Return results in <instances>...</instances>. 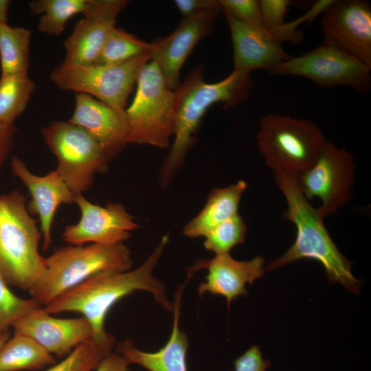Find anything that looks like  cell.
Segmentation results:
<instances>
[{
    "mask_svg": "<svg viewBox=\"0 0 371 371\" xmlns=\"http://www.w3.org/2000/svg\"><path fill=\"white\" fill-rule=\"evenodd\" d=\"M221 12L217 10L184 17L170 35L154 41L150 60L158 66L171 89L180 85L183 65L197 43L212 33Z\"/></svg>",
    "mask_w": 371,
    "mask_h": 371,
    "instance_id": "cell-15",
    "label": "cell"
},
{
    "mask_svg": "<svg viewBox=\"0 0 371 371\" xmlns=\"http://www.w3.org/2000/svg\"><path fill=\"white\" fill-rule=\"evenodd\" d=\"M115 339L113 335L104 341L92 338L76 348L59 363L45 371H92L101 360L112 352Z\"/></svg>",
    "mask_w": 371,
    "mask_h": 371,
    "instance_id": "cell-28",
    "label": "cell"
},
{
    "mask_svg": "<svg viewBox=\"0 0 371 371\" xmlns=\"http://www.w3.org/2000/svg\"><path fill=\"white\" fill-rule=\"evenodd\" d=\"M71 34L65 40L63 63L70 65L95 64L109 31L115 26L120 13L128 3L126 0H89Z\"/></svg>",
    "mask_w": 371,
    "mask_h": 371,
    "instance_id": "cell-14",
    "label": "cell"
},
{
    "mask_svg": "<svg viewBox=\"0 0 371 371\" xmlns=\"http://www.w3.org/2000/svg\"><path fill=\"white\" fill-rule=\"evenodd\" d=\"M326 140L321 129L304 118L268 113L260 120L258 148L273 172L293 175L308 169Z\"/></svg>",
    "mask_w": 371,
    "mask_h": 371,
    "instance_id": "cell-7",
    "label": "cell"
},
{
    "mask_svg": "<svg viewBox=\"0 0 371 371\" xmlns=\"http://www.w3.org/2000/svg\"><path fill=\"white\" fill-rule=\"evenodd\" d=\"M274 180L287 205L283 217L293 223L296 237L282 256L272 260L265 271H272L300 259L320 262L330 284L338 282L354 293H359L360 282L352 272V262L339 251L328 234L324 218L300 192L295 175L274 172Z\"/></svg>",
    "mask_w": 371,
    "mask_h": 371,
    "instance_id": "cell-3",
    "label": "cell"
},
{
    "mask_svg": "<svg viewBox=\"0 0 371 371\" xmlns=\"http://www.w3.org/2000/svg\"><path fill=\"white\" fill-rule=\"evenodd\" d=\"M268 71L275 76L303 77L322 88L346 86L365 93L371 87V67L324 44L301 56H292Z\"/></svg>",
    "mask_w": 371,
    "mask_h": 371,
    "instance_id": "cell-11",
    "label": "cell"
},
{
    "mask_svg": "<svg viewBox=\"0 0 371 371\" xmlns=\"http://www.w3.org/2000/svg\"><path fill=\"white\" fill-rule=\"evenodd\" d=\"M35 87L28 74L0 76V124H14L25 111Z\"/></svg>",
    "mask_w": 371,
    "mask_h": 371,
    "instance_id": "cell-26",
    "label": "cell"
},
{
    "mask_svg": "<svg viewBox=\"0 0 371 371\" xmlns=\"http://www.w3.org/2000/svg\"><path fill=\"white\" fill-rule=\"evenodd\" d=\"M183 286L177 291L174 304V319L170 337L167 343L154 352L138 349L131 340L120 341L117 352L130 364H137L148 371H188L186 334L179 327L181 297Z\"/></svg>",
    "mask_w": 371,
    "mask_h": 371,
    "instance_id": "cell-21",
    "label": "cell"
},
{
    "mask_svg": "<svg viewBox=\"0 0 371 371\" xmlns=\"http://www.w3.org/2000/svg\"><path fill=\"white\" fill-rule=\"evenodd\" d=\"M247 188V183L239 180L227 187L212 190L203 208L185 225L183 234L190 238L204 236L216 225L238 214L239 203Z\"/></svg>",
    "mask_w": 371,
    "mask_h": 371,
    "instance_id": "cell-22",
    "label": "cell"
},
{
    "mask_svg": "<svg viewBox=\"0 0 371 371\" xmlns=\"http://www.w3.org/2000/svg\"><path fill=\"white\" fill-rule=\"evenodd\" d=\"M322 44L371 67V6L364 0H332L321 18Z\"/></svg>",
    "mask_w": 371,
    "mask_h": 371,
    "instance_id": "cell-12",
    "label": "cell"
},
{
    "mask_svg": "<svg viewBox=\"0 0 371 371\" xmlns=\"http://www.w3.org/2000/svg\"><path fill=\"white\" fill-rule=\"evenodd\" d=\"M10 1L0 0V24L8 23Z\"/></svg>",
    "mask_w": 371,
    "mask_h": 371,
    "instance_id": "cell-37",
    "label": "cell"
},
{
    "mask_svg": "<svg viewBox=\"0 0 371 371\" xmlns=\"http://www.w3.org/2000/svg\"><path fill=\"white\" fill-rule=\"evenodd\" d=\"M31 30L0 24L1 76L28 74Z\"/></svg>",
    "mask_w": 371,
    "mask_h": 371,
    "instance_id": "cell-24",
    "label": "cell"
},
{
    "mask_svg": "<svg viewBox=\"0 0 371 371\" xmlns=\"http://www.w3.org/2000/svg\"><path fill=\"white\" fill-rule=\"evenodd\" d=\"M89 0H34L28 3L34 14L40 15L38 30L49 36H60L67 22L75 15L83 14Z\"/></svg>",
    "mask_w": 371,
    "mask_h": 371,
    "instance_id": "cell-25",
    "label": "cell"
},
{
    "mask_svg": "<svg viewBox=\"0 0 371 371\" xmlns=\"http://www.w3.org/2000/svg\"><path fill=\"white\" fill-rule=\"evenodd\" d=\"M155 46V42H146L115 26L109 31L94 65L121 63L146 53H152Z\"/></svg>",
    "mask_w": 371,
    "mask_h": 371,
    "instance_id": "cell-27",
    "label": "cell"
},
{
    "mask_svg": "<svg viewBox=\"0 0 371 371\" xmlns=\"http://www.w3.org/2000/svg\"><path fill=\"white\" fill-rule=\"evenodd\" d=\"M136 85L133 100L125 110L126 142L166 148L175 131V90L152 60L142 67Z\"/></svg>",
    "mask_w": 371,
    "mask_h": 371,
    "instance_id": "cell-6",
    "label": "cell"
},
{
    "mask_svg": "<svg viewBox=\"0 0 371 371\" xmlns=\"http://www.w3.org/2000/svg\"><path fill=\"white\" fill-rule=\"evenodd\" d=\"M34 298L23 299L14 295L0 274V335L9 333L13 323L42 308Z\"/></svg>",
    "mask_w": 371,
    "mask_h": 371,
    "instance_id": "cell-30",
    "label": "cell"
},
{
    "mask_svg": "<svg viewBox=\"0 0 371 371\" xmlns=\"http://www.w3.org/2000/svg\"><path fill=\"white\" fill-rule=\"evenodd\" d=\"M234 371H266L271 366L264 359L260 347L252 346L234 361Z\"/></svg>",
    "mask_w": 371,
    "mask_h": 371,
    "instance_id": "cell-33",
    "label": "cell"
},
{
    "mask_svg": "<svg viewBox=\"0 0 371 371\" xmlns=\"http://www.w3.org/2000/svg\"><path fill=\"white\" fill-rule=\"evenodd\" d=\"M289 0H260L259 5L263 27L272 32L282 26L289 6Z\"/></svg>",
    "mask_w": 371,
    "mask_h": 371,
    "instance_id": "cell-32",
    "label": "cell"
},
{
    "mask_svg": "<svg viewBox=\"0 0 371 371\" xmlns=\"http://www.w3.org/2000/svg\"><path fill=\"white\" fill-rule=\"evenodd\" d=\"M356 165L343 148L325 140L314 163L295 175L298 188L307 200L318 198L317 210L325 218L343 207L352 196Z\"/></svg>",
    "mask_w": 371,
    "mask_h": 371,
    "instance_id": "cell-10",
    "label": "cell"
},
{
    "mask_svg": "<svg viewBox=\"0 0 371 371\" xmlns=\"http://www.w3.org/2000/svg\"><path fill=\"white\" fill-rule=\"evenodd\" d=\"M12 328L58 358L65 357L77 346L93 338L92 326L85 317L56 318L42 308L18 319Z\"/></svg>",
    "mask_w": 371,
    "mask_h": 371,
    "instance_id": "cell-17",
    "label": "cell"
},
{
    "mask_svg": "<svg viewBox=\"0 0 371 371\" xmlns=\"http://www.w3.org/2000/svg\"><path fill=\"white\" fill-rule=\"evenodd\" d=\"M225 14L251 25L263 27L259 1L257 0H218Z\"/></svg>",
    "mask_w": 371,
    "mask_h": 371,
    "instance_id": "cell-31",
    "label": "cell"
},
{
    "mask_svg": "<svg viewBox=\"0 0 371 371\" xmlns=\"http://www.w3.org/2000/svg\"><path fill=\"white\" fill-rule=\"evenodd\" d=\"M174 3L183 18L221 10L218 0H175Z\"/></svg>",
    "mask_w": 371,
    "mask_h": 371,
    "instance_id": "cell-34",
    "label": "cell"
},
{
    "mask_svg": "<svg viewBox=\"0 0 371 371\" xmlns=\"http://www.w3.org/2000/svg\"><path fill=\"white\" fill-rule=\"evenodd\" d=\"M16 131L14 124H0V170L13 147Z\"/></svg>",
    "mask_w": 371,
    "mask_h": 371,
    "instance_id": "cell-35",
    "label": "cell"
},
{
    "mask_svg": "<svg viewBox=\"0 0 371 371\" xmlns=\"http://www.w3.org/2000/svg\"><path fill=\"white\" fill-rule=\"evenodd\" d=\"M253 87L251 74L234 70L223 80L208 83L203 68L194 69L175 90V139L159 170V181L168 186L184 163L189 149L196 142L195 134L203 116L216 103L232 108L246 100Z\"/></svg>",
    "mask_w": 371,
    "mask_h": 371,
    "instance_id": "cell-2",
    "label": "cell"
},
{
    "mask_svg": "<svg viewBox=\"0 0 371 371\" xmlns=\"http://www.w3.org/2000/svg\"><path fill=\"white\" fill-rule=\"evenodd\" d=\"M133 265L131 253L123 243L87 246L69 245L45 258V271L29 293L43 306L82 282L104 271H126Z\"/></svg>",
    "mask_w": 371,
    "mask_h": 371,
    "instance_id": "cell-5",
    "label": "cell"
},
{
    "mask_svg": "<svg viewBox=\"0 0 371 371\" xmlns=\"http://www.w3.org/2000/svg\"><path fill=\"white\" fill-rule=\"evenodd\" d=\"M74 203L80 210V218L77 223L66 226L63 233V240L70 245L123 243L139 227L120 203L100 206L90 202L82 194L75 195Z\"/></svg>",
    "mask_w": 371,
    "mask_h": 371,
    "instance_id": "cell-13",
    "label": "cell"
},
{
    "mask_svg": "<svg viewBox=\"0 0 371 371\" xmlns=\"http://www.w3.org/2000/svg\"><path fill=\"white\" fill-rule=\"evenodd\" d=\"M18 190L0 194V274L10 285L30 291L45 271L38 251L42 234Z\"/></svg>",
    "mask_w": 371,
    "mask_h": 371,
    "instance_id": "cell-4",
    "label": "cell"
},
{
    "mask_svg": "<svg viewBox=\"0 0 371 371\" xmlns=\"http://www.w3.org/2000/svg\"><path fill=\"white\" fill-rule=\"evenodd\" d=\"M151 53L111 65H78L62 63L49 75L60 89L89 95L124 113L128 96Z\"/></svg>",
    "mask_w": 371,
    "mask_h": 371,
    "instance_id": "cell-8",
    "label": "cell"
},
{
    "mask_svg": "<svg viewBox=\"0 0 371 371\" xmlns=\"http://www.w3.org/2000/svg\"><path fill=\"white\" fill-rule=\"evenodd\" d=\"M68 122L87 131L101 146L110 161L127 144L126 114L83 93H76L74 110Z\"/></svg>",
    "mask_w": 371,
    "mask_h": 371,
    "instance_id": "cell-20",
    "label": "cell"
},
{
    "mask_svg": "<svg viewBox=\"0 0 371 371\" xmlns=\"http://www.w3.org/2000/svg\"><path fill=\"white\" fill-rule=\"evenodd\" d=\"M10 166L13 175L23 182L31 194L27 209L30 214L39 218L43 248L47 250L52 243V228L57 209L61 204L74 203L75 194L56 170L44 176L36 175L16 156L12 157Z\"/></svg>",
    "mask_w": 371,
    "mask_h": 371,
    "instance_id": "cell-18",
    "label": "cell"
},
{
    "mask_svg": "<svg viewBox=\"0 0 371 371\" xmlns=\"http://www.w3.org/2000/svg\"><path fill=\"white\" fill-rule=\"evenodd\" d=\"M55 362L54 356L34 339L16 332L0 349V371L34 370Z\"/></svg>",
    "mask_w": 371,
    "mask_h": 371,
    "instance_id": "cell-23",
    "label": "cell"
},
{
    "mask_svg": "<svg viewBox=\"0 0 371 371\" xmlns=\"http://www.w3.org/2000/svg\"><path fill=\"white\" fill-rule=\"evenodd\" d=\"M128 366L121 355L112 352L101 360L95 371H130Z\"/></svg>",
    "mask_w": 371,
    "mask_h": 371,
    "instance_id": "cell-36",
    "label": "cell"
},
{
    "mask_svg": "<svg viewBox=\"0 0 371 371\" xmlns=\"http://www.w3.org/2000/svg\"><path fill=\"white\" fill-rule=\"evenodd\" d=\"M265 260L257 256L249 260L239 261L229 254L215 255L210 260L196 259L192 266L187 269L188 278L196 271L206 269L205 281L198 287V294L205 293L219 295L226 298L227 306L240 296H247L246 284H252L260 278L265 271Z\"/></svg>",
    "mask_w": 371,
    "mask_h": 371,
    "instance_id": "cell-16",
    "label": "cell"
},
{
    "mask_svg": "<svg viewBox=\"0 0 371 371\" xmlns=\"http://www.w3.org/2000/svg\"><path fill=\"white\" fill-rule=\"evenodd\" d=\"M41 131L57 159L56 170L75 195L89 190L95 173L107 170L110 159L82 127L68 121H54Z\"/></svg>",
    "mask_w": 371,
    "mask_h": 371,
    "instance_id": "cell-9",
    "label": "cell"
},
{
    "mask_svg": "<svg viewBox=\"0 0 371 371\" xmlns=\"http://www.w3.org/2000/svg\"><path fill=\"white\" fill-rule=\"evenodd\" d=\"M10 333H6L0 335V349L4 345V344L10 339Z\"/></svg>",
    "mask_w": 371,
    "mask_h": 371,
    "instance_id": "cell-38",
    "label": "cell"
},
{
    "mask_svg": "<svg viewBox=\"0 0 371 371\" xmlns=\"http://www.w3.org/2000/svg\"><path fill=\"white\" fill-rule=\"evenodd\" d=\"M246 225L238 214L227 219L209 231L203 237L204 247L215 255L229 254L236 245L245 239Z\"/></svg>",
    "mask_w": 371,
    "mask_h": 371,
    "instance_id": "cell-29",
    "label": "cell"
},
{
    "mask_svg": "<svg viewBox=\"0 0 371 371\" xmlns=\"http://www.w3.org/2000/svg\"><path fill=\"white\" fill-rule=\"evenodd\" d=\"M168 240V235H164L153 251L137 268L98 273L43 306L42 310L49 314L66 311L82 314L91 324L93 339L98 341L106 340L112 335L104 329V320L110 308L134 291L150 293L164 308L173 311L174 304L167 298L165 285L153 275Z\"/></svg>",
    "mask_w": 371,
    "mask_h": 371,
    "instance_id": "cell-1",
    "label": "cell"
},
{
    "mask_svg": "<svg viewBox=\"0 0 371 371\" xmlns=\"http://www.w3.org/2000/svg\"><path fill=\"white\" fill-rule=\"evenodd\" d=\"M225 16L233 46L234 70L251 74L257 69L269 70L292 57L264 27L240 21L228 14Z\"/></svg>",
    "mask_w": 371,
    "mask_h": 371,
    "instance_id": "cell-19",
    "label": "cell"
}]
</instances>
